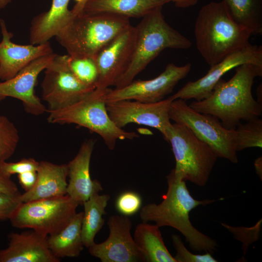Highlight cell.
I'll use <instances>...</instances> for the list:
<instances>
[{"label":"cell","instance_id":"cell-35","mask_svg":"<svg viewBox=\"0 0 262 262\" xmlns=\"http://www.w3.org/2000/svg\"><path fill=\"white\" fill-rule=\"evenodd\" d=\"M19 182L22 187L27 192L34 186L37 180V171H30L18 174Z\"/></svg>","mask_w":262,"mask_h":262},{"label":"cell","instance_id":"cell-33","mask_svg":"<svg viewBox=\"0 0 262 262\" xmlns=\"http://www.w3.org/2000/svg\"><path fill=\"white\" fill-rule=\"evenodd\" d=\"M19 196H15L0 193V220L9 219L21 203L18 198Z\"/></svg>","mask_w":262,"mask_h":262},{"label":"cell","instance_id":"cell-14","mask_svg":"<svg viewBox=\"0 0 262 262\" xmlns=\"http://www.w3.org/2000/svg\"><path fill=\"white\" fill-rule=\"evenodd\" d=\"M109 235L104 242H95L88 248L90 254L102 262H145L131 233L132 222L127 216L113 215L108 220Z\"/></svg>","mask_w":262,"mask_h":262},{"label":"cell","instance_id":"cell-4","mask_svg":"<svg viewBox=\"0 0 262 262\" xmlns=\"http://www.w3.org/2000/svg\"><path fill=\"white\" fill-rule=\"evenodd\" d=\"M162 7L144 16L135 26L136 37L131 57L125 70L115 82V88L123 87L133 81L163 50L191 47V41L166 21Z\"/></svg>","mask_w":262,"mask_h":262},{"label":"cell","instance_id":"cell-29","mask_svg":"<svg viewBox=\"0 0 262 262\" xmlns=\"http://www.w3.org/2000/svg\"><path fill=\"white\" fill-rule=\"evenodd\" d=\"M19 141V132L15 125L0 114V164L14 154Z\"/></svg>","mask_w":262,"mask_h":262},{"label":"cell","instance_id":"cell-40","mask_svg":"<svg viewBox=\"0 0 262 262\" xmlns=\"http://www.w3.org/2000/svg\"><path fill=\"white\" fill-rule=\"evenodd\" d=\"M260 94H262V84H260L257 89L258 99L257 100L259 103L262 105V103L260 101ZM262 101V100L261 99Z\"/></svg>","mask_w":262,"mask_h":262},{"label":"cell","instance_id":"cell-13","mask_svg":"<svg viewBox=\"0 0 262 262\" xmlns=\"http://www.w3.org/2000/svg\"><path fill=\"white\" fill-rule=\"evenodd\" d=\"M245 64L262 67V46L249 44L211 66L207 73L195 81H189L169 97L173 100L195 99L200 101L209 97L222 77L234 68Z\"/></svg>","mask_w":262,"mask_h":262},{"label":"cell","instance_id":"cell-20","mask_svg":"<svg viewBox=\"0 0 262 262\" xmlns=\"http://www.w3.org/2000/svg\"><path fill=\"white\" fill-rule=\"evenodd\" d=\"M67 164L39 162L37 180L33 187L19 196L21 203L59 197L66 195Z\"/></svg>","mask_w":262,"mask_h":262},{"label":"cell","instance_id":"cell-25","mask_svg":"<svg viewBox=\"0 0 262 262\" xmlns=\"http://www.w3.org/2000/svg\"><path fill=\"white\" fill-rule=\"evenodd\" d=\"M110 196L95 194L84 201L82 223V236L84 246L88 248L94 242L96 235L102 228L106 214L105 208Z\"/></svg>","mask_w":262,"mask_h":262},{"label":"cell","instance_id":"cell-8","mask_svg":"<svg viewBox=\"0 0 262 262\" xmlns=\"http://www.w3.org/2000/svg\"><path fill=\"white\" fill-rule=\"evenodd\" d=\"M169 115L175 123L188 128L199 139L207 144L218 158H223L237 164L235 129L225 128L216 117L198 112L182 99L173 100Z\"/></svg>","mask_w":262,"mask_h":262},{"label":"cell","instance_id":"cell-15","mask_svg":"<svg viewBox=\"0 0 262 262\" xmlns=\"http://www.w3.org/2000/svg\"><path fill=\"white\" fill-rule=\"evenodd\" d=\"M54 52L34 59L14 77L0 82V101L7 97L20 100L25 111L37 116L47 111L40 99L36 95L34 87L39 74L52 61Z\"/></svg>","mask_w":262,"mask_h":262},{"label":"cell","instance_id":"cell-32","mask_svg":"<svg viewBox=\"0 0 262 262\" xmlns=\"http://www.w3.org/2000/svg\"><path fill=\"white\" fill-rule=\"evenodd\" d=\"M39 162L33 158H25L17 162H3L0 164V170L9 177L30 171H37Z\"/></svg>","mask_w":262,"mask_h":262},{"label":"cell","instance_id":"cell-21","mask_svg":"<svg viewBox=\"0 0 262 262\" xmlns=\"http://www.w3.org/2000/svg\"><path fill=\"white\" fill-rule=\"evenodd\" d=\"M70 0H52L49 9L33 18L30 27L31 44L37 45L49 42L74 16L69 10Z\"/></svg>","mask_w":262,"mask_h":262},{"label":"cell","instance_id":"cell-37","mask_svg":"<svg viewBox=\"0 0 262 262\" xmlns=\"http://www.w3.org/2000/svg\"><path fill=\"white\" fill-rule=\"evenodd\" d=\"M75 3L71 11L75 16L80 14L86 0H74Z\"/></svg>","mask_w":262,"mask_h":262},{"label":"cell","instance_id":"cell-2","mask_svg":"<svg viewBox=\"0 0 262 262\" xmlns=\"http://www.w3.org/2000/svg\"><path fill=\"white\" fill-rule=\"evenodd\" d=\"M167 190L159 204L149 203L140 212L142 222L153 221L158 227L169 226L180 232L190 247L197 251L212 253L216 251L217 242L199 231L192 224L189 214L196 207L205 206L214 199H195L190 194L185 181L175 174L172 169L167 176Z\"/></svg>","mask_w":262,"mask_h":262},{"label":"cell","instance_id":"cell-22","mask_svg":"<svg viewBox=\"0 0 262 262\" xmlns=\"http://www.w3.org/2000/svg\"><path fill=\"white\" fill-rule=\"evenodd\" d=\"M170 0H86L81 13H110L128 18L143 17Z\"/></svg>","mask_w":262,"mask_h":262},{"label":"cell","instance_id":"cell-36","mask_svg":"<svg viewBox=\"0 0 262 262\" xmlns=\"http://www.w3.org/2000/svg\"><path fill=\"white\" fill-rule=\"evenodd\" d=\"M175 6L178 8H186L195 6L197 4L198 0H170Z\"/></svg>","mask_w":262,"mask_h":262},{"label":"cell","instance_id":"cell-24","mask_svg":"<svg viewBox=\"0 0 262 262\" xmlns=\"http://www.w3.org/2000/svg\"><path fill=\"white\" fill-rule=\"evenodd\" d=\"M160 227L147 222L136 227L134 242L147 262H176L167 250L164 242Z\"/></svg>","mask_w":262,"mask_h":262},{"label":"cell","instance_id":"cell-27","mask_svg":"<svg viewBox=\"0 0 262 262\" xmlns=\"http://www.w3.org/2000/svg\"><path fill=\"white\" fill-rule=\"evenodd\" d=\"M235 149L237 152L250 147H262V120L258 118L245 124L240 123L235 129Z\"/></svg>","mask_w":262,"mask_h":262},{"label":"cell","instance_id":"cell-26","mask_svg":"<svg viewBox=\"0 0 262 262\" xmlns=\"http://www.w3.org/2000/svg\"><path fill=\"white\" fill-rule=\"evenodd\" d=\"M231 17L252 34L262 33V0H223Z\"/></svg>","mask_w":262,"mask_h":262},{"label":"cell","instance_id":"cell-28","mask_svg":"<svg viewBox=\"0 0 262 262\" xmlns=\"http://www.w3.org/2000/svg\"><path fill=\"white\" fill-rule=\"evenodd\" d=\"M68 65L74 75L84 84L96 88L98 72L94 58L74 57L67 54Z\"/></svg>","mask_w":262,"mask_h":262},{"label":"cell","instance_id":"cell-38","mask_svg":"<svg viewBox=\"0 0 262 262\" xmlns=\"http://www.w3.org/2000/svg\"><path fill=\"white\" fill-rule=\"evenodd\" d=\"M254 166L256 173L259 175L261 179L262 177V159L260 157L255 160Z\"/></svg>","mask_w":262,"mask_h":262},{"label":"cell","instance_id":"cell-18","mask_svg":"<svg viewBox=\"0 0 262 262\" xmlns=\"http://www.w3.org/2000/svg\"><path fill=\"white\" fill-rule=\"evenodd\" d=\"M48 237L34 230L10 233L7 247L0 250V262H59L49 247Z\"/></svg>","mask_w":262,"mask_h":262},{"label":"cell","instance_id":"cell-3","mask_svg":"<svg viewBox=\"0 0 262 262\" xmlns=\"http://www.w3.org/2000/svg\"><path fill=\"white\" fill-rule=\"evenodd\" d=\"M197 50L210 66L249 45L251 31L231 17L223 0L199 11L194 27Z\"/></svg>","mask_w":262,"mask_h":262},{"label":"cell","instance_id":"cell-30","mask_svg":"<svg viewBox=\"0 0 262 262\" xmlns=\"http://www.w3.org/2000/svg\"><path fill=\"white\" fill-rule=\"evenodd\" d=\"M172 239L173 246L176 250L174 258L176 262H217L211 253L200 255L195 254L190 252L184 245L181 238L177 235L173 234Z\"/></svg>","mask_w":262,"mask_h":262},{"label":"cell","instance_id":"cell-34","mask_svg":"<svg viewBox=\"0 0 262 262\" xmlns=\"http://www.w3.org/2000/svg\"><path fill=\"white\" fill-rule=\"evenodd\" d=\"M0 193L9 195L17 196L19 193L16 184L0 170Z\"/></svg>","mask_w":262,"mask_h":262},{"label":"cell","instance_id":"cell-31","mask_svg":"<svg viewBox=\"0 0 262 262\" xmlns=\"http://www.w3.org/2000/svg\"><path fill=\"white\" fill-rule=\"evenodd\" d=\"M142 204V199L137 193L128 191L121 193L115 201V208L122 215H131L136 213Z\"/></svg>","mask_w":262,"mask_h":262},{"label":"cell","instance_id":"cell-7","mask_svg":"<svg viewBox=\"0 0 262 262\" xmlns=\"http://www.w3.org/2000/svg\"><path fill=\"white\" fill-rule=\"evenodd\" d=\"M172 147L175 175L200 187L206 185L218 157L186 126L172 124L164 139Z\"/></svg>","mask_w":262,"mask_h":262},{"label":"cell","instance_id":"cell-10","mask_svg":"<svg viewBox=\"0 0 262 262\" xmlns=\"http://www.w3.org/2000/svg\"><path fill=\"white\" fill-rule=\"evenodd\" d=\"M67 55L56 54L45 68L41 84L47 112L59 110L82 99L96 88L82 82L70 70Z\"/></svg>","mask_w":262,"mask_h":262},{"label":"cell","instance_id":"cell-5","mask_svg":"<svg viewBox=\"0 0 262 262\" xmlns=\"http://www.w3.org/2000/svg\"><path fill=\"white\" fill-rule=\"evenodd\" d=\"M129 18L110 13H80L74 16L55 36L74 57L94 59L108 43L131 26Z\"/></svg>","mask_w":262,"mask_h":262},{"label":"cell","instance_id":"cell-17","mask_svg":"<svg viewBox=\"0 0 262 262\" xmlns=\"http://www.w3.org/2000/svg\"><path fill=\"white\" fill-rule=\"evenodd\" d=\"M2 39L0 42V80L14 77L32 61L53 53L49 42L33 45H20L12 41V33L8 31L5 21L0 19Z\"/></svg>","mask_w":262,"mask_h":262},{"label":"cell","instance_id":"cell-12","mask_svg":"<svg viewBox=\"0 0 262 262\" xmlns=\"http://www.w3.org/2000/svg\"><path fill=\"white\" fill-rule=\"evenodd\" d=\"M172 101L170 97L153 103L122 100L107 103L106 108L118 127L122 129L131 123L143 125L157 129L165 139L172 124L169 111Z\"/></svg>","mask_w":262,"mask_h":262},{"label":"cell","instance_id":"cell-39","mask_svg":"<svg viewBox=\"0 0 262 262\" xmlns=\"http://www.w3.org/2000/svg\"><path fill=\"white\" fill-rule=\"evenodd\" d=\"M12 0H0V10L5 7Z\"/></svg>","mask_w":262,"mask_h":262},{"label":"cell","instance_id":"cell-9","mask_svg":"<svg viewBox=\"0 0 262 262\" xmlns=\"http://www.w3.org/2000/svg\"><path fill=\"white\" fill-rule=\"evenodd\" d=\"M79 205L67 195L21 203L9 220L15 227L31 229L49 236L69 223Z\"/></svg>","mask_w":262,"mask_h":262},{"label":"cell","instance_id":"cell-16","mask_svg":"<svg viewBox=\"0 0 262 262\" xmlns=\"http://www.w3.org/2000/svg\"><path fill=\"white\" fill-rule=\"evenodd\" d=\"M136 28L131 25L105 46L94 58L98 78L96 88L114 86L127 68L133 51Z\"/></svg>","mask_w":262,"mask_h":262},{"label":"cell","instance_id":"cell-23","mask_svg":"<svg viewBox=\"0 0 262 262\" xmlns=\"http://www.w3.org/2000/svg\"><path fill=\"white\" fill-rule=\"evenodd\" d=\"M83 212L77 213L58 233L48 237L49 247L52 254L60 259L78 257L84 246L82 236Z\"/></svg>","mask_w":262,"mask_h":262},{"label":"cell","instance_id":"cell-1","mask_svg":"<svg viewBox=\"0 0 262 262\" xmlns=\"http://www.w3.org/2000/svg\"><path fill=\"white\" fill-rule=\"evenodd\" d=\"M236 68L230 79L221 78L217 82L209 97L189 105L198 112L217 117L228 129L234 130L241 120L258 118L262 113V105L252 93L255 78L262 75V67L245 64Z\"/></svg>","mask_w":262,"mask_h":262},{"label":"cell","instance_id":"cell-6","mask_svg":"<svg viewBox=\"0 0 262 262\" xmlns=\"http://www.w3.org/2000/svg\"><path fill=\"white\" fill-rule=\"evenodd\" d=\"M109 88H96L80 100L62 109L48 111L52 124H75L99 135L108 148L113 150L118 140L133 139L138 134L118 127L111 119L106 108V95Z\"/></svg>","mask_w":262,"mask_h":262},{"label":"cell","instance_id":"cell-11","mask_svg":"<svg viewBox=\"0 0 262 262\" xmlns=\"http://www.w3.org/2000/svg\"><path fill=\"white\" fill-rule=\"evenodd\" d=\"M191 63L178 66L167 65L164 71L157 77L149 80L133 81L125 86L111 89L106 95L107 103L122 100H132L153 103L164 99L175 86L187 76L191 69Z\"/></svg>","mask_w":262,"mask_h":262},{"label":"cell","instance_id":"cell-19","mask_svg":"<svg viewBox=\"0 0 262 262\" xmlns=\"http://www.w3.org/2000/svg\"><path fill=\"white\" fill-rule=\"evenodd\" d=\"M95 141L90 139L81 145L76 156L67 164L69 181L66 195L82 205L92 195L102 190L97 180H92L90 174V164Z\"/></svg>","mask_w":262,"mask_h":262}]
</instances>
